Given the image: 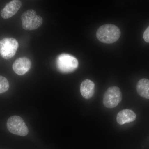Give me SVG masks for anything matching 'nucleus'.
<instances>
[{
	"instance_id": "1",
	"label": "nucleus",
	"mask_w": 149,
	"mask_h": 149,
	"mask_svg": "<svg viewBox=\"0 0 149 149\" xmlns=\"http://www.w3.org/2000/svg\"><path fill=\"white\" fill-rule=\"evenodd\" d=\"M120 29L116 25L106 24L99 27L96 32L99 41L105 44H112L117 42L120 36Z\"/></svg>"
},
{
	"instance_id": "2",
	"label": "nucleus",
	"mask_w": 149,
	"mask_h": 149,
	"mask_svg": "<svg viewBox=\"0 0 149 149\" xmlns=\"http://www.w3.org/2000/svg\"><path fill=\"white\" fill-rule=\"evenodd\" d=\"M56 66L58 71L63 73L74 72L78 68L79 63L76 58L69 54L59 55L56 59Z\"/></svg>"
},
{
	"instance_id": "3",
	"label": "nucleus",
	"mask_w": 149,
	"mask_h": 149,
	"mask_svg": "<svg viewBox=\"0 0 149 149\" xmlns=\"http://www.w3.org/2000/svg\"><path fill=\"white\" fill-rule=\"evenodd\" d=\"M21 20L22 27L27 30L37 29L43 23L42 18L37 15L36 11L32 9L28 10L22 14Z\"/></svg>"
},
{
	"instance_id": "4",
	"label": "nucleus",
	"mask_w": 149,
	"mask_h": 149,
	"mask_svg": "<svg viewBox=\"0 0 149 149\" xmlns=\"http://www.w3.org/2000/svg\"><path fill=\"white\" fill-rule=\"evenodd\" d=\"M7 126L9 131L15 135L24 136L29 133V129L24 120L17 116L10 117L7 122Z\"/></svg>"
},
{
	"instance_id": "5",
	"label": "nucleus",
	"mask_w": 149,
	"mask_h": 149,
	"mask_svg": "<svg viewBox=\"0 0 149 149\" xmlns=\"http://www.w3.org/2000/svg\"><path fill=\"white\" fill-rule=\"evenodd\" d=\"M122 99V93L120 89L116 86H112L105 92L103 103L107 108H113L120 103Z\"/></svg>"
},
{
	"instance_id": "6",
	"label": "nucleus",
	"mask_w": 149,
	"mask_h": 149,
	"mask_svg": "<svg viewBox=\"0 0 149 149\" xmlns=\"http://www.w3.org/2000/svg\"><path fill=\"white\" fill-rule=\"evenodd\" d=\"M18 42L13 38H5L0 40V55L3 58L9 59L15 55L18 47Z\"/></svg>"
},
{
	"instance_id": "7",
	"label": "nucleus",
	"mask_w": 149,
	"mask_h": 149,
	"mask_svg": "<svg viewBox=\"0 0 149 149\" xmlns=\"http://www.w3.org/2000/svg\"><path fill=\"white\" fill-rule=\"evenodd\" d=\"M32 65L31 61L28 58L22 57L17 59L13 64L14 71L18 75H23L30 69Z\"/></svg>"
},
{
	"instance_id": "8",
	"label": "nucleus",
	"mask_w": 149,
	"mask_h": 149,
	"mask_svg": "<svg viewBox=\"0 0 149 149\" xmlns=\"http://www.w3.org/2000/svg\"><path fill=\"white\" fill-rule=\"evenodd\" d=\"M22 6L21 1L13 0L8 3L1 10V16L3 18L8 19L13 16L19 10Z\"/></svg>"
},
{
	"instance_id": "9",
	"label": "nucleus",
	"mask_w": 149,
	"mask_h": 149,
	"mask_svg": "<svg viewBox=\"0 0 149 149\" xmlns=\"http://www.w3.org/2000/svg\"><path fill=\"white\" fill-rule=\"evenodd\" d=\"M136 113L130 109H125L120 111L116 116V121L119 125L133 122L136 120Z\"/></svg>"
},
{
	"instance_id": "10",
	"label": "nucleus",
	"mask_w": 149,
	"mask_h": 149,
	"mask_svg": "<svg viewBox=\"0 0 149 149\" xmlns=\"http://www.w3.org/2000/svg\"><path fill=\"white\" fill-rule=\"evenodd\" d=\"M95 85L93 81L86 79L81 83L80 91L81 95L85 99H90L95 93Z\"/></svg>"
},
{
	"instance_id": "11",
	"label": "nucleus",
	"mask_w": 149,
	"mask_h": 149,
	"mask_svg": "<svg viewBox=\"0 0 149 149\" xmlns=\"http://www.w3.org/2000/svg\"><path fill=\"white\" fill-rule=\"evenodd\" d=\"M136 90L139 95L149 99V79L143 78L139 80L136 85Z\"/></svg>"
},
{
	"instance_id": "12",
	"label": "nucleus",
	"mask_w": 149,
	"mask_h": 149,
	"mask_svg": "<svg viewBox=\"0 0 149 149\" xmlns=\"http://www.w3.org/2000/svg\"><path fill=\"white\" fill-rule=\"evenodd\" d=\"M9 87L8 80L5 77L0 75V94L8 91Z\"/></svg>"
},
{
	"instance_id": "13",
	"label": "nucleus",
	"mask_w": 149,
	"mask_h": 149,
	"mask_svg": "<svg viewBox=\"0 0 149 149\" xmlns=\"http://www.w3.org/2000/svg\"><path fill=\"white\" fill-rule=\"evenodd\" d=\"M143 37L145 42L149 43V26L144 32Z\"/></svg>"
}]
</instances>
